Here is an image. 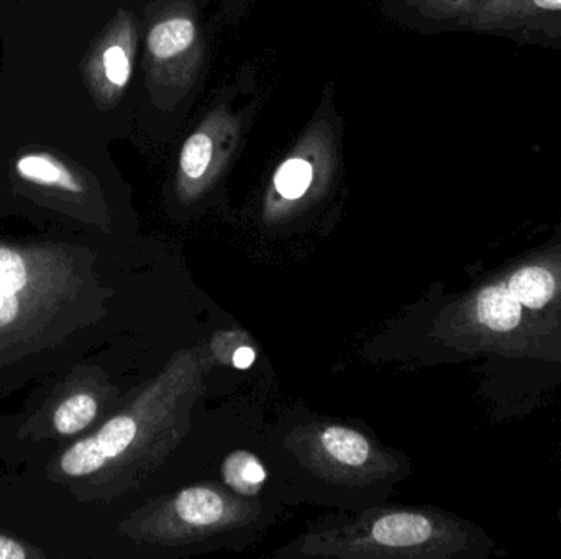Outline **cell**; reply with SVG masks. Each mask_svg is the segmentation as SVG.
I'll return each instance as SVG.
<instances>
[{"label": "cell", "instance_id": "cell-1", "mask_svg": "<svg viewBox=\"0 0 561 559\" xmlns=\"http://www.w3.org/2000/svg\"><path fill=\"white\" fill-rule=\"evenodd\" d=\"M84 253L0 243V391L66 366L88 304Z\"/></svg>", "mask_w": 561, "mask_h": 559}, {"label": "cell", "instance_id": "cell-2", "mask_svg": "<svg viewBox=\"0 0 561 559\" xmlns=\"http://www.w3.org/2000/svg\"><path fill=\"white\" fill-rule=\"evenodd\" d=\"M461 28L561 51V0H471Z\"/></svg>", "mask_w": 561, "mask_h": 559}, {"label": "cell", "instance_id": "cell-3", "mask_svg": "<svg viewBox=\"0 0 561 559\" xmlns=\"http://www.w3.org/2000/svg\"><path fill=\"white\" fill-rule=\"evenodd\" d=\"M137 435L138 422L135 417L125 414L115 416L98 432L68 446L56 459L53 473L56 478L66 481L91 478L108 463L124 455L134 445Z\"/></svg>", "mask_w": 561, "mask_h": 559}, {"label": "cell", "instance_id": "cell-4", "mask_svg": "<svg viewBox=\"0 0 561 559\" xmlns=\"http://www.w3.org/2000/svg\"><path fill=\"white\" fill-rule=\"evenodd\" d=\"M432 534H434V527L425 515L391 512L376 519L369 525L366 531V541L375 547L412 548L424 545Z\"/></svg>", "mask_w": 561, "mask_h": 559}, {"label": "cell", "instance_id": "cell-5", "mask_svg": "<svg viewBox=\"0 0 561 559\" xmlns=\"http://www.w3.org/2000/svg\"><path fill=\"white\" fill-rule=\"evenodd\" d=\"M171 511L184 527L206 531L224 524L230 517V504L219 491L210 488H190L181 492Z\"/></svg>", "mask_w": 561, "mask_h": 559}, {"label": "cell", "instance_id": "cell-6", "mask_svg": "<svg viewBox=\"0 0 561 559\" xmlns=\"http://www.w3.org/2000/svg\"><path fill=\"white\" fill-rule=\"evenodd\" d=\"M99 416V400L85 389H68L49 410V429L55 435L68 439L92 426Z\"/></svg>", "mask_w": 561, "mask_h": 559}, {"label": "cell", "instance_id": "cell-7", "mask_svg": "<svg viewBox=\"0 0 561 559\" xmlns=\"http://www.w3.org/2000/svg\"><path fill=\"white\" fill-rule=\"evenodd\" d=\"M319 443L327 459L345 468H362L373 455L368 440L345 427H327L320 433Z\"/></svg>", "mask_w": 561, "mask_h": 559}, {"label": "cell", "instance_id": "cell-8", "mask_svg": "<svg viewBox=\"0 0 561 559\" xmlns=\"http://www.w3.org/2000/svg\"><path fill=\"white\" fill-rule=\"evenodd\" d=\"M478 317L494 331H510L523 317V305L507 286L484 289L478 298Z\"/></svg>", "mask_w": 561, "mask_h": 559}, {"label": "cell", "instance_id": "cell-9", "mask_svg": "<svg viewBox=\"0 0 561 559\" xmlns=\"http://www.w3.org/2000/svg\"><path fill=\"white\" fill-rule=\"evenodd\" d=\"M16 173L28 183L45 187H58L68 193H81L82 187L71 173L58 161L49 156L28 154L20 158L16 163Z\"/></svg>", "mask_w": 561, "mask_h": 559}, {"label": "cell", "instance_id": "cell-10", "mask_svg": "<svg viewBox=\"0 0 561 559\" xmlns=\"http://www.w3.org/2000/svg\"><path fill=\"white\" fill-rule=\"evenodd\" d=\"M196 38V26L190 19H170L158 23L148 35V48L154 58L171 59L186 51Z\"/></svg>", "mask_w": 561, "mask_h": 559}, {"label": "cell", "instance_id": "cell-11", "mask_svg": "<svg viewBox=\"0 0 561 559\" xmlns=\"http://www.w3.org/2000/svg\"><path fill=\"white\" fill-rule=\"evenodd\" d=\"M507 288L520 302V305L539 311V308L546 307L552 299L556 281L547 269L526 268L520 269L511 278Z\"/></svg>", "mask_w": 561, "mask_h": 559}, {"label": "cell", "instance_id": "cell-12", "mask_svg": "<svg viewBox=\"0 0 561 559\" xmlns=\"http://www.w3.org/2000/svg\"><path fill=\"white\" fill-rule=\"evenodd\" d=\"M224 479L240 494H256L266 481L265 466L249 452H236L224 462Z\"/></svg>", "mask_w": 561, "mask_h": 559}, {"label": "cell", "instance_id": "cell-13", "mask_svg": "<svg viewBox=\"0 0 561 559\" xmlns=\"http://www.w3.org/2000/svg\"><path fill=\"white\" fill-rule=\"evenodd\" d=\"M214 158V141L207 133H194L184 143L181 153V171L187 179L197 180L207 173Z\"/></svg>", "mask_w": 561, "mask_h": 559}, {"label": "cell", "instance_id": "cell-14", "mask_svg": "<svg viewBox=\"0 0 561 559\" xmlns=\"http://www.w3.org/2000/svg\"><path fill=\"white\" fill-rule=\"evenodd\" d=\"M312 183V166L302 158L287 160L275 176V186L286 199H299Z\"/></svg>", "mask_w": 561, "mask_h": 559}, {"label": "cell", "instance_id": "cell-15", "mask_svg": "<svg viewBox=\"0 0 561 559\" xmlns=\"http://www.w3.org/2000/svg\"><path fill=\"white\" fill-rule=\"evenodd\" d=\"M105 75L112 84L117 88H124L130 79V61H128L127 53L122 46H111L104 53Z\"/></svg>", "mask_w": 561, "mask_h": 559}, {"label": "cell", "instance_id": "cell-16", "mask_svg": "<svg viewBox=\"0 0 561 559\" xmlns=\"http://www.w3.org/2000/svg\"><path fill=\"white\" fill-rule=\"evenodd\" d=\"M45 558V554L26 541L12 535L0 534V559H36Z\"/></svg>", "mask_w": 561, "mask_h": 559}, {"label": "cell", "instance_id": "cell-17", "mask_svg": "<svg viewBox=\"0 0 561 559\" xmlns=\"http://www.w3.org/2000/svg\"><path fill=\"white\" fill-rule=\"evenodd\" d=\"M256 353L252 350V348L243 347L239 348L233 354V366L239 368V370H247V368L252 366L255 363Z\"/></svg>", "mask_w": 561, "mask_h": 559}]
</instances>
